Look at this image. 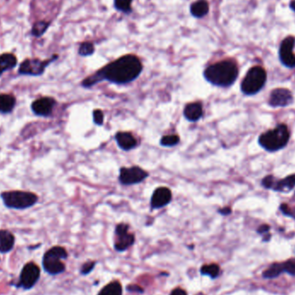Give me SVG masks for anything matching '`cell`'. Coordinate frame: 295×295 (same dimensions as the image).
Wrapping results in <instances>:
<instances>
[{"label": "cell", "instance_id": "6da1fadb", "mask_svg": "<svg viewBox=\"0 0 295 295\" xmlns=\"http://www.w3.org/2000/svg\"><path fill=\"white\" fill-rule=\"evenodd\" d=\"M142 68L144 66L138 57L126 54L86 78L82 82V86L90 88L104 80L116 85H126L138 78Z\"/></svg>", "mask_w": 295, "mask_h": 295}, {"label": "cell", "instance_id": "7a4b0ae2", "mask_svg": "<svg viewBox=\"0 0 295 295\" xmlns=\"http://www.w3.org/2000/svg\"><path fill=\"white\" fill-rule=\"evenodd\" d=\"M203 74L206 80L212 85L229 88L238 77V68L234 60H221L208 66Z\"/></svg>", "mask_w": 295, "mask_h": 295}, {"label": "cell", "instance_id": "3957f363", "mask_svg": "<svg viewBox=\"0 0 295 295\" xmlns=\"http://www.w3.org/2000/svg\"><path fill=\"white\" fill-rule=\"evenodd\" d=\"M290 139V132L286 124H280L268 132H264L258 138V144L268 152H276L286 147Z\"/></svg>", "mask_w": 295, "mask_h": 295}, {"label": "cell", "instance_id": "277c9868", "mask_svg": "<svg viewBox=\"0 0 295 295\" xmlns=\"http://www.w3.org/2000/svg\"><path fill=\"white\" fill-rule=\"evenodd\" d=\"M66 248L60 246H54L45 252L42 258V268L46 273L50 276H57L62 274L66 266L63 260L68 258Z\"/></svg>", "mask_w": 295, "mask_h": 295}, {"label": "cell", "instance_id": "5b68a950", "mask_svg": "<svg viewBox=\"0 0 295 295\" xmlns=\"http://www.w3.org/2000/svg\"><path fill=\"white\" fill-rule=\"evenodd\" d=\"M267 82V72L262 66H256L248 70L241 83V91L247 96L256 94Z\"/></svg>", "mask_w": 295, "mask_h": 295}, {"label": "cell", "instance_id": "8992f818", "mask_svg": "<svg viewBox=\"0 0 295 295\" xmlns=\"http://www.w3.org/2000/svg\"><path fill=\"white\" fill-rule=\"evenodd\" d=\"M1 198L6 208L16 210L32 208L38 200L35 194L22 191L6 192L1 194Z\"/></svg>", "mask_w": 295, "mask_h": 295}, {"label": "cell", "instance_id": "52a82bcc", "mask_svg": "<svg viewBox=\"0 0 295 295\" xmlns=\"http://www.w3.org/2000/svg\"><path fill=\"white\" fill-rule=\"evenodd\" d=\"M41 276V270L35 262L26 264L19 276V280L16 284L18 288L30 290L38 283Z\"/></svg>", "mask_w": 295, "mask_h": 295}, {"label": "cell", "instance_id": "ba28073f", "mask_svg": "<svg viewBox=\"0 0 295 295\" xmlns=\"http://www.w3.org/2000/svg\"><path fill=\"white\" fill-rule=\"evenodd\" d=\"M148 177V173L140 166H122L120 170L118 182L124 186L136 185L142 182Z\"/></svg>", "mask_w": 295, "mask_h": 295}, {"label": "cell", "instance_id": "9c48e42d", "mask_svg": "<svg viewBox=\"0 0 295 295\" xmlns=\"http://www.w3.org/2000/svg\"><path fill=\"white\" fill-rule=\"evenodd\" d=\"M262 185L265 188L280 192H288L295 188V174L286 176L284 179H276L274 176H268L262 180Z\"/></svg>", "mask_w": 295, "mask_h": 295}, {"label": "cell", "instance_id": "30bf717a", "mask_svg": "<svg viewBox=\"0 0 295 295\" xmlns=\"http://www.w3.org/2000/svg\"><path fill=\"white\" fill-rule=\"evenodd\" d=\"M58 56H54L51 59L47 60H40L38 59H27L24 60L18 72L22 76H39L42 74L45 68H47L54 60H56Z\"/></svg>", "mask_w": 295, "mask_h": 295}, {"label": "cell", "instance_id": "8fae6325", "mask_svg": "<svg viewBox=\"0 0 295 295\" xmlns=\"http://www.w3.org/2000/svg\"><path fill=\"white\" fill-rule=\"evenodd\" d=\"M135 242V235L130 233L129 226L126 224H118L115 229L114 248L118 252H124L132 247Z\"/></svg>", "mask_w": 295, "mask_h": 295}, {"label": "cell", "instance_id": "7c38bea8", "mask_svg": "<svg viewBox=\"0 0 295 295\" xmlns=\"http://www.w3.org/2000/svg\"><path fill=\"white\" fill-rule=\"evenodd\" d=\"M295 45V38L288 36L280 45L279 58L283 66L288 68H294L295 56L292 50Z\"/></svg>", "mask_w": 295, "mask_h": 295}, {"label": "cell", "instance_id": "4fadbf2b", "mask_svg": "<svg viewBox=\"0 0 295 295\" xmlns=\"http://www.w3.org/2000/svg\"><path fill=\"white\" fill-rule=\"evenodd\" d=\"M294 102L292 92L286 88H276L270 92L268 104L272 107H286Z\"/></svg>", "mask_w": 295, "mask_h": 295}, {"label": "cell", "instance_id": "5bb4252c", "mask_svg": "<svg viewBox=\"0 0 295 295\" xmlns=\"http://www.w3.org/2000/svg\"><path fill=\"white\" fill-rule=\"evenodd\" d=\"M173 198L172 192L168 188L160 186L157 188L151 196V210H158L160 208H165L170 204Z\"/></svg>", "mask_w": 295, "mask_h": 295}, {"label": "cell", "instance_id": "9a60e30c", "mask_svg": "<svg viewBox=\"0 0 295 295\" xmlns=\"http://www.w3.org/2000/svg\"><path fill=\"white\" fill-rule=\"evenodd\" d=\"M56 100L52 98H42L33 102L32 109L36 115L40 116H50L56 106Z\"/></svg>", "mask_w": 295, "mask_h": 295}, {"label": "cell", "instance_id": "2e32d148", "mask_svg": "<svg viewBox=\"0 0 295 295\" xmlns=\"http://www.w3.org/2000/svg\"><path fill=\"white\" fill-rule=\"evenodd\" d=\"M118 146L124 151H130L134 150L138 145V140L132 135L130 132H118L115 135Z\"/></svg>", "mask_w": 295, "mask_h": 295}, {"label": "cell", "instance_id": "e0dca14e", "mask_svg": "<svg viewBox=\"0 0 295 295\" xmlns=\"http://www.w3.org/2000/svg\"><path fill=\"white\" fill-rule=\"evenodd\" d=\"M183 115L189 122H197L203 116V106L200 102H192L186 106Z\"/></svg>", "mask_w": 295, "mask_h": 295}, {"label": "cell", "instance_id": "ac0fdd59", "mask_svg": "<svg viewBox=\"0 0 295 295\" xmlns=\"http://www.w3.org/2000/svg\"><path fill=\"white\" fill-rule=\"evenodd\" d=\"M15 245V236L6 230H0V253L6 254L12 250Z\"/></svg>", "mask_w": 295, "mask_h": 295}, {"label": "cell", "instance_id": "d6986e66", "mask_svg": "<svg viewBox=\"0 0 295 295\" xmlns=\"http://www.w3.org/2000/svg\"><path fill=\"white\" fill-rule=\"evenodd\" d=\"M190 12L196 18H202L209 12V4L206 0H198L192 4Z\"/></svg>", "mask_w": 295, "mask_h": 295}, {"label": "cell", "instance_id": "ffe728a7", "mask_svg": "<svg viewBox=\"0 0 295 295\" xmlns=\"http://www.w3.org/2000/svg\"><path fill=\"white\" fill-rule=\"evenodd\" d=\"M18 60L12 54H3L0 56V76L8 70H12L16 66Z\"/></svg>", "mask_w": 295, "mask_h": 295}, {"label": "cell", "instance_id": "44dd1931", "mask_svg": "<svg viewBox=\"0 0 295 295\" xmlns=\"http://www.w3.org/2000/svg\"><path fill=\"white\" fill-rule=\"evenodd\" d=\"M16 106V98L8 94H0V112L10 113Z\"/></svg>", "mask_w": 295, "mask_h": 295}, {"label": "cell", "instance_id": "7402d4cb", "mask_svg": "<svg viewBox=\"0 0 295 295\" xmlns=\"http://www.w3.org/2000/svg\"><path fill=\"white\" fill-rule=\"evenodd\" d=\"M283 272L282 262H274L271 264L262 273L264 279H274L279 277Z\"/></svg>", "mask_w": 295, "mask_h": 295}, {"label": "cell", "instance_id": "603a6c76", "mask_svg": "<svg viewBox=\"0 0 295 295\" xmlns=\"http://www.w3.org/2000/svg\"><path fill=\"white\" fill-rule=\"evenodd\" d=\"M122 285L118 282H112L107 284L98 295H122Z\"/></svg>", "mask_w": 295, "mask_h": 295}, {"label": "cell", "instance_id": "cb8c5ba5", "mask_svg": "<svg viewBox=\"0 0 295 295\" xmlns=\"http://www.w3.org/2000/svg\"><path fill=\"white\" fill-rule=\"evenodd\" d=\"M200 274L202 276H208L212 279H216L220 274V268L218 264H208L202 266L200 268Z\"/></svg>", "mask_w": 295, "mask_h": 295}, {"label": "cell", "instance_id": "d4e9b609", "mask_svg": "<svg viewBox=\"0 0 295 295\" xmlns=\"http://www.w3.org/2000/svg\"><path fill=\"white\" fill-rule=\"evenodd\" d=\"M50 24V22H45V21H39V22H36L32 30V35L36 38H40L47 30Z\"/></svg>", "mask_w": 295, "mask_h": 295}, {"label": "cell", "instance_id": "484cf974", "mask_svg": "<svg viewBox=\"0 0 295 295\" xmlns=\"http://www.w3.org/2000/svg\"><path fill=\"white\" fill-rule=\"evenodd\" d=\"M133 0H114V6L118 10L122 12H132V3Z\"/></svg>", "mask_w": 295, "mask_h": 295}, {"label": "cell", "instance_id": "4316f807", "mask_svg": "<svg viewBox=\"0 0 295 295\" xmlns=\"http://www.w3.org/2000/svg\"><path fill=\"white\" fill-rule=\"evenodd\" d=\"M180 142V136L177 135H166L160 140V144L162 147H174Z\"/></svg>", "mask_w": 295, "mask_h": 295}, {"label": "cell", "instance_id": "83f0119b", "mask_svg": "<svg viewBox=\"0 0 295 295\" xmlns=\"http://www.w3.org/2000/svg\"><path fill=\"white\" fill-rule=\"evenodd\" d=\"M94 45L90 42H85L80 46L78 54L82 56H90L94 53Z\"/></svg>", "mask_w": 295, "mask_h": 295}, {"label": "cell", "instance_id": "f1b7e54d", "mask_svg": "<svg viewBox=\"0 0 295 295\" xmlns=\"http://www.w3.org/2000/svg\"><path fill=\"white\" fill-rule=\"evenodd\" d=\"M283 272L288 273L292 276H295V259H289L282 262Z\"/></svg>", "mask_w": 295, "mask_h": 295}, {"label": "cell", "instance_id": "f546056e", "mask_svg": "<svg viewBox=\"0 0 295 295\" xmlns=\"http://www.w3.org/2000/svg\"><path fill=\"white\" fill-rule=\"evenodd\" d=\"M92 118H94V122L98 126H103L104 124V113L100 109L94 110L92 112Z\"/></svg>", "mask_w": 295, "mask_h": 295}, {"label": "cell", "instance_id": "4dcf8cb0", "mask_svg": "<svg viewBox=\"0 0 295 295\" xmlns=\"http://www.w3.org/2000/svg\"><path fill=\"white\" fill-rule=\"evenodd\" d=\"M270 230V226H268V224H262V226H260L258 229V234L264 236V242L270 241V238H271V235L268 233Z\"/></svg>", "mask_w": 295, "mask_h": 295}, {"label": "cell", "instance_id": "1f68e13d", "mask_svg": "<svg viewBox=\"0 0 295 295\" xmlns=\"http://www.w3.org/2000/svg\"><path fill=\"white\" fill-rule=\"evenodd\" d=\"M95 265H96V262H94V260H90V262H86V264L82 266L80 273H82V274H84V276H86V274H88L91 272L92 270L94 268Z\"/></svg>", "mask_w": 295, "mask_h": 295}, {"label": "cell", "instance_id": "d6a6232c", "mask_svg": "<svg viewBox=\"0 0 295 295\" xmlns=\"http://www.w3.org/2000/svg\"><path fill=\"white\" fill-rule=\"evenodd\" d=\"M280 210H282V212L284 215L290 216V217H292V216H294V215H292V212L290 210V208H289V206H288V204H280Z\"/></svg>", "mask_w": 295, "mask_h": 295}, {"label": "cell", "instance_id": "836d02e7", "mask_svg": "<svg viewBox=\"0 0 295 295\" xmlns=\"http://www.w3.org/2000/svg\"><path fill=\"white\" fill-rule=\"evenodd\" d=\"M170 295H188V294H186V292L184 289L177 288L174 289L173 291L170 294Z\"/></svg>", "mask_w": 295, "mask_h": 295}, {"label": "cell", "instance_id": "e575fe53", "mask_svg": "<svg viewBox=\"0 0 295 295\" xmlns=\"http://www.w3.org/2000/svg\"><path fill=\"white\" fill-rule=\"evenodd\" d=\"M218 214L223 215V216H227V215H230V214H232V209L230 208H221V209L218 210Z\"/></svg>", "mask_w": 295, "mask_h": 295}, {"label": "cell", "instance_id": "d590c367", "mask_svg": "<svg viewBox=\"0 0 295 295\" xmlns=\"http://www.w3.org/2000/svg\"><path fill=\"white\" fill-rule=\"evenodd\" d=\"M289 6H290L291 10H294L295 12V0H292V1L290 2V4H289Z\"/></svg>", "mask_w": 295, "mask_h": 295}, {"label": "cell", "instance_id": "8d00e7d4", "mask_svg": "<svg viewBox=\"0 0 295 295\" xmlns=\"http://www.w3.org/2000/svg\"><path fill=\"white\" fill-rule=\"evenodd\" d=\"M197 295H204V294H197Z\"/></svg>", "mask_w": 295, "mask_h": 295}]
</instances>
